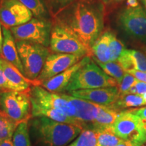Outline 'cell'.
<instances>
[{
	"label": "cell",
	"mask_w": 146,
	"mask_h": 146,
	"mask_svg": "<svg viewBox=\"0 0 146 146\" xmlns=\"http://www.w3.org/2000/svg\"><path fill=\"white\" fill-rule=\"evenodd\" d=\"M105 5L101 0H75L54 18L63 29L91 50L104 28Z\"/></svg>",
	"instance_id": "6da1fadb"
},
{
	"label": "cell",
	"mask_w": 146,
	"mask_h": 146,
	"mask_svg": "<svg viewBox=\"0 0 146 146\" xmlns=\"http://www.w3.org/2000/svg\"><path fill=\"white\" fill-rule=\"evenodd\" d=\"M31 129L40 142L46 146H66L79 135L83 128L41 116L33 117Z\"/></svg>",
	"instance_id": "7a4b0ae2"
},
{
	"label": "cell",
	"mask_w": 146,
	"mask_h": 146,
	"mask_svg": "<svg viewBox=\"0 0 146 146\" xmlns=\"http://www.w3.org/2000/svg\"><path fill=\"white\" fill-rule=\"evenodd\" d=\"M108 87H118V83L91 59L74 74L65 91Z\"/></svg>",
	"instance_id": "3957f363"
},
{
	"label": "cell",
	"mask_w": 146,
	"mask_h": 146,
	"mask_svg": "<svg viewBox=\"0 0 146 146\" xmlns=\"http://www.w3.org/2000/svg\"><path fill=\"white\" fill-rule=\"evenodd\" d=\"M29 91H0V110L18 125L33 117Z\"/></svg>",
	"instance_id": "277c9868"
},
{
	"label": "cell",
	"mask_w": 146,
	"mask_h": 146,
	"mask_svg": "<svg viewBox=\"0 0 146 146\" xmlns=\"http://www.w3.org/2000/svg\"><path fill=\"white\" fill-rule=\"evenodd\" d=\"M16 43L25 76L32 81H36L50 51L47 47L33 42L16 41Z\"/></svg>",
	"instance_id": "5b68a950"
},
{
	"label": "cell",
	"mask_w": 146,
	"mask_h": 146,
	"mask_svg": "<svg viewBox=\"0 0 146 146\" xmlns=\"http://www.w3.org/2000/svg\"><path fill=\"white\" fill-rule=\"evenodd\" d=\"M52 27V22L49 20L33 18L28 23L10 29L16 41L33 42L47 47Z\"/></svg>",
	"instance_id": "8992f818"
},
{
	"label": "cell",
	"mask_w": 146,
	"mask_h": 146,
	"mask_svg": "<svg viewBox=\"0 0 146 146\" xmlns=\"http://www.w3.org/2000/svg\"><path fill=\"white\" fill-rule=\"evenodd\" d=\"M116 22L128 35L146 43V10L142 5L123 8L118 12Z\"/></svg>",
	"instance_id": "52a82bcc"
},
{
	"label": "cell",
	"mask_w": 146,
	"mask_h": 146,
	"mask_svg": "<svg viewBox=\"0 0 146 146\" xmlns=\"http://www.w3.org/2000/svg\"><path fill=\"white\" fill-rule=\"evenodd\" d=\"M111 128L115 134L122 139L134 141L141 145L145 143L146 137L143 122L129 110L121 111Z\"/></svg>",
	"instance_id": "ba28073f"
},
{
	"label": "cell",
	"mask_w": 146,
	"mask_h": 146,
	"mask_svg": "<svg viewBox=\"0 0 146 146\" xmlns=\"http://www.w3.org/2000/svg\"><path fill=\"white\" fill-rule=\"evenodd\" d=\"M50 50L55 53L92 56L91 51L79 40L63 29L53 25L50 35Z\"/></svg>",
	"instance_id": "9c48e42d"
},
{
	"label": "cell",
	"mask_w": 146,
	"mask_h": 146,
	"mask_svg": "<svg viewBox=\"0 0 146 146\" xmlns=\"http://www.w3.org/2000/svg\"><path fill=\"white\" fill-rule=\"evenodd\" d=\"M29 94L31 104L45 108L58 110L75 119V108L60 94L50 92L42 86H32Z\"/></svg>",
	"instance_id": "30bf717a"
},
{
	"label": "cell",
	"mask_w": 146,
	"mask_h": 146,
	"mask_svg": "<svg viewBox=\"0 0 146 146\" xmlns=\"http://www.w3.org/2000/svg\"><path fill=\"white\" fill-rule=\"evenodd\" d=\"M33 14L19 0H2L0 3V21L8 28L28 23Z\"/></svg>",
	"instance_id": "8fae6325"
},
{
	"label": "cell",
	"mask_w": 146,
	"mask_h": 146,
	"mask_svg": "<svg viewBox=\"0 0 146 146\" xmlns=\"http://www.w3.org/2000/svg\"><path fill=\"white\" fill-rule=\"evenodd\" d=\"M84 57L78 55L60 54H50L43 66L41 73L36 78L41 85L43 82L58 75L61 72L72 66Z\"/></svg>",
	"instance_id": "7c38bea8"
},
{
	"label": "cell",
	"mask_w": 146,
	"mask_h": 146,
	"mask_svg": "<svg viewBox=\"0 0 146 146\" xmlns=\"http://www.w3.org/2000/svg\"><path fill=\"white\" fill-rule=\"evenodd\" d=\"M60 94L75 108V119L80 127L83 129H93V123L99 112L100 105L65 93H60Z\"/></svg>",
	"instance_id": "4fadbf2b"
},
{
	"label": "cell",
	"mask_w": 146,
	"mask_h": 146,
	"mask_svg": "<svg viewBox=\"0 0 146 146\" xmlns=\"http://www.w3.org/2000/svg\"><path fill=\"white\" fill-rule=\"evenodd\" d=\"M68 94L97 104L106 106H110L114 104L119 98L118 87L78 89L71 91L68 92Z\"/></svg>",
	"instance_id": "5bb4252c"
},
{
	"label": "cell",
	"mask_w": 146,
	"mask_h": 146,
	"mask_svg": "<svg viewBox=\"0 0 146 146\" xmlns=\"http://www.w3.org/2000/svg\"><path fill=\"white\" fill-rule=\"evenodd\" d=\"M0 69L8 80L10 90L29 91L32 86H41L37 81H32L26 77L13 64L0 57Z\"/></svg>",
	"instance_id": "9a60e30c"
},
{
	"label": "cell",
	"mask_w": 146,
	"mask_h": 146,
	"mask_svg": "<svg viewBox=\"0 0 146 146\" xmlns=\"http://www.w3.org/2000/svg\"><path fill=\"white\" fill-rule=\"evenodd\" d=\"M92 59L91 56H87L81 59L79 62L76 63L72 66L61 72L58 75L51 78L50 79L43 82L41 84V86L45 88L46 90L52 93H60L64 92L66 87L72 80L74 74L81 68L84 65H85Z\"/></svg>",
	"instance_id": "2e32d148"
},
{
	"label": "cell",
	"mask_w": 146,
	"mask_h": 146,
	"mask_svg": "<svg viewBox=\"0 0 146 146\" xmlns=\"http://www.w3.org/2000/svg\"><path fill=\"white\" fill-rule=\"evenodd\" d=\"M3 43L1 47V57L13 64L25 75L24 68L18 54L16 39L10 29L2 25Z\"/></svg>",
	"instance_id": "e0dca14e"
},
{
	"label": "cell",
	"mask_w": 146,
	"mask_h": 146,
	"mask_svg": "<svg viewBox=\"0 0 146 146\" xmlns=\"http://www.w3.org/2000/svg\"><path fill=\"white\" fill-rule=\"evenodd\" d=\"M110 32L111 31L108 29L104 31L91 47V58L95 62L106 63L110 61L109 47Z\"/></svg>",
	"instance_id": "ac0fdd59"
},
{
	"label": "cell",
	"mask_w": 146,
	"mask_h": 146,
	"mask_svg": "<svg viewBox=\"0 0 146 146\" xmlns=\"http://www.w3.org/2000/svg\"><path fill=\"white\" fill-rule=\"evenodd\" d=\"M120 112L112 106L100 105L99 112L93 123V130L100 131L111 127Z\"/></svg>",
	"instance_id": "d6986e66"
},
{
	"label": "cell",
	"mask_w": 146,
	"mask_h": 146,
	"mask_svg": "<svg viewBox=\"0 0 146 146\" xmlns=\"http://www.w3.org/2000/svg\"><path fill=\"white\" fill-rule=\"evenodd\" d=\"M32 116L33 117L44 116V117L48 118L50 119L54 120L55 121L71 124V125L80 127L79 124L75 119L70 117L61 111L55 109L45 108L36 105L32 104Z\"/></svg>",
	"instance_id": "ffe728a7"
},
{
	"label": "cell",
	"mask_w": 146,
	"mask_h": 146,
	"mask_svg": "<svg viewBox=\"0 0 146 146\" xmlns=\"http://www.w3.org/2000/svg\"><path fill=\"white\" fill-rule=\"evenodd\" d=\"M144 105H146V102L141 96L137 94H127L120 96L112 106L118 110L123 111L125 110V108L140 107Z\"/></svg>",
	"instance_id": "44dd1931"
},
{
	"label": "cell",
	"mask_w": 146,
	"mask_h": 146,
	"mask_svg": "<svg viewBox=\"0 0 146 146\" xmlns=\"http://www.w3.org/2000/svg\"><path fill=\"white\" fill-rule=\"evenodd\" d=\"M12 140L14 146H31L28 121L18 124L12 135Z\"/></svg>",
	"instance_id": "7402d4cb"
},
{
	"label": "cell",
	"mask_w": 146,
	"mask_h": 146,
	"mask_svg": "<svg viewBox=\"0 0 146 146\" xmlns=\"http://www.w3.org/2000/svg\"><path fill=\"white\" fill-rule=\"evenodd\" d=\"M19 1L32 12L35 18L50 21V18L52 17L42 0H19Z\"/></svg>",
	"instance_id": "603a6c76"
},
{
	"label": "cell",
	"mask_w": 146,
	"mask_h": 146,
	"mask_svg": "<svg viewBox=\"0 0 146 146\" xmlns=\"http://www.w3.org/2000/svg\"><path fill=\"white\" fill-rule=\"evenodd\" d=\"M97 131L83 129L75 139L66 146H98Z\"/></svg>",
	"instance_id": "cb8c5ba5"
},
{
	"label": "cell",
	"mask_w": 146,
	"mask_h": 146,
	"mask_svg": "<svg viewBox=\"0 0 146 146\" xmlns=\"http://www.w3.org/2000/svg\"><path fill=\"white\" fill-rule=\"evenodd\" d=\"M98 146H116L123 141L114 133L112 128L97 131Z\"/></svg>",
	"instance_id": "d4e9b609"
},
{
	"label": "cell",
	"mask_w": 146,
	"mask_h": 146,
	"mask_svg": "<svg viewBox=\"0 0 146 146\" xmlns=\"http://www.w3.org/2000/svg\"><path fill=\"white\" fill-rule=\"evenodd\" d=\"M18 124L0 110V142L12 139Z\"/></svg>",
	"instance_id": "484cf974"
},
{
	"label": "cell",
	"mask_w": 146,
	"mask_h": 146,
	"mask_svg": "<svg viewBox=\"0 0 146 146\" xmlns=\"http://www.w3.org/2000/svg\"><path fill=\"white\" fill-rule=\"evenodd\" d=\"M101 68L102 70L106 73L108 75L113 78H114L117 83L119 84L121 83L122 80L125 74V71L122 68L117 62L110 61L106 63H101L98 62H95Z\"/></svg>",
	"instance_id": "4316f807"
},
{
	"label": "cell",
	"mask_w": 146,
	"mask_h": 146,
	"mask_svg": "<svg viewBox=\"0 0 146 146\" xmlns=\"http://www.w3.org/2000/svg\"><path fill=\"white\" fill-rule=\"evenodd\" d=\"M109 47L110 52V61L117 62L126 48L123 42L116 37V35L112 31L110 32Z\"/></svg>",
	"instance_id": "83f0119b"
},
{
	"label": "cell",
	"mask_w": 146,
	"mask_h": 146,
	"mask_svg": "<svg viewBox=\"0 0 146 146\" xmlns=\"http://www.w3.org/2000/svg\"><path fill=\"white\" fill-rule=\"evenodd\" d=\"M74 1L75 0H42L52 18Z\"/></svg>",
	"instance_id": "f1b7e54d"
},
{
	"label": "cell",
	"mask_w": 146,
	"mask_h": 146,
	"mask_svg": "<svg viewBox=\"0 0 146 146\" xmlns=\"http://www.w3.org/2000/svg\"><path fill=\"white\" fill-rule=\"evenodd\" d=\"M127 52L132 63L133 69L146 72V55L134 50H128Z\"/></svg>",
	"instance_id": "f546056e"
},
{
	"label": "cell",
	"mask_w": 146,
	"mask_h": 146,
	"mask_svg": "<svg viewBox=\"0 0 146 146\" xmlns=\"http://www.w3.org/2000/svg\"><path fill=\"white\" fill-rule=\"evenodd\" d=\"M137 81V80L132 74L125 72L123 80L118 87L119 97L129 94L130 89L136 83Z\"/></svg>",
	"instance_id": "4dcf8cb0"
},
{
	"label": "cell",
	"mask_w": 146,
	"mask_h": 146,
	"mask_svg": "<svg viewBox=\"0 0 146 146\" xmlns=\"http://www.w3.org/2000/svg\"><path fill=\"white\" fill-rule=\"evenodd\" d=\"M146 94V83L137 81L129 90V94L143 95Z\"/></svg>",
	"instance_id": "1f68e13d"
},
{
	"label": "cell",
	"mask_w": 146,
	"mask_h": 146,
	"mask_svg": "<svg viewBox=\"0 0 146 146\" xmlns=\"http://www.w3.org/2000/svg\"><path fill=\"white\" fill-rule=\"evenodd\" d=\"M129 110L133 114L136 115L138 117L141 118L142 122H143V124H146V106L139 108L129 109Z\"/></svg>",
	"instance_id": "d6a6232c"
},
{
	"label": "cell",
	"mask_w": 146,
	"mask_h": 146,
	"mask_svg": "<svg viewBox=\"0 0 146 146\" xmlns=\"http://www.w3.org/2000/svg\"><path fill=\"white\" fill-rule=\"evenodd\" d=\"M127 72H129L131 74H132L137 81L146 83V72L137 70L135 69H131V70L127 71Z\"/></svg>",
	"instance_id": "836d02e7"
},
{
	"label": "cell",
	"mask_w": 146,
	"mask_h": 146,
	"mask_svg": "<svg viewBox=\"0 0 146 146\" xmlns=\"http://www.w3.org/2000/svg\"><path fill=\"white\" fill-rule=\"evenodd\" d=\"M8 90H10L8 80L5 76L2 70L0 69V91Z\"/></svg>",
	"instance_id": "e575fe53"
},
{
	"label": "cell",
	"mask_w": 146,
	"mask_h": 146,
	"mask_svg": "<svg viewBox=\"0 0 146 146\" xmlns=\"http://www.w3.org/2000/svg\"><path fill=\"white\" fill-rule=\"evenodd\" d=\"M116 146H141V145H139V144L137 143L134 141L123 140V141L120 142V143H118V145Z\"/></svg>",
	"instance_id": "d590c367"
},
{
	"label": "cell",
	"mask_w": 146,
	"mask_h": 146,
	"mask_svg": "<svg viewBox=\"0 0 146 146\" xmlns=\"http://www.w3.org/2000/svg\"><path fill=\"white\" fill-rule=\"evenodd\" d=\"M127 7L129 8H136L139 5V3L138 0H127Z\"/></svg>",
	"instance_id": "8d00e7d4"
},
{
	"label": "cell",
	"mask_w": 146,
	"mask_h": 146,
	"mask_svg": "<svg viewBox=\"0 0 146 146\" xmlns=\"http://www.w3.org/2000/svg\"><path fill=\"white\" fill-rule=\"evenodd\" d=\"M0 146H14L12 139H9L0 142Z\"/></svg>",
	"instance_id": "74e56055"
},
{
	"label": "cell",
	"mask_w": 146,
	"mask_h": 146,
	"mask_svg": "<svg viewBox=\"0 0 146 146\" xmlns=\"http://www.w3.org/2000/svg\"><path fill=\"white\" fill-rule=\"evenodd\" d=\"M3 43V32H2V25L0 21V54H1V47Z\"/></svg>",
	"instance_id": "f35d334b"
},
{
	"label": "cell",
	"mask_w": 146,
	"mask_h": 146,
	"mask_svg": "<svg viewBox=\"0 0 146 146\" xmlns=\"http://www.w3.org/2000/svg\"><path fill=\"white\" fill-rule=\"evenodd\" d=\"M102 2L104 3V5H105V6H106V5H110L111 3H114V0H101Z\"/></svg>",
	"instance_id": "ab89813d"
},
{
	"label": "cell",
	"mask_w": 146,
	"mask_h": 146,
	"mask_svg": "<svg viewBox=\"0 0 146 146\" xmlns=\"http://www.w3.org/2000/svg\"><path fill=\"white\" fill-rule=\"evenodd\" d=\"M142 4L143 5V7L145 8V10H146V0H141Z\"/></svg>",
	"instance_id": "60d3db41"
},
{
	"label": "cell",
	"mask_w": 146,
	"mask_h": 146,
	"mask_svg": "<svg viewBox=\"0 0 146 146\" xmlns=\"http://www.w3.org/2000/svg\"><path fill=\"white\" fill-rule=\"evenodd\" d=\"M123 1H125V0H114V3H120L123 2Z\"/></svg>",
	"instance_id": "b9f144b4"
},
{
	"label": "cell",
	"mask_w": 146,
	"mask_h": 146,
	"mask_svg": "<svg viewBox=\"0 0 146 146\" xmlns=\"http://www.w3.org/2000/svg\"><path fill=\"white\" fill-rule=\"evenodd\" d=\"M141 96L143 97V100H145V102H146V94H143V95H141Z\"/></svg>",
	"instance_id": "7bdbcfd3"
},
{
	"label": "cell",
	"mask_w": 146,
	"mask_h": 146,
	"mask_svg": "<svg viewBox=\"0 0 146 146\" xmlns=\"http://www.w3.org/2000/svg\"><path fill=\"white\" fill-rule=\"evenodd\" d=\"M144 126V129H145V137H146V124H143Z\"/></svg>",
	"instance_id": "ee69618b"
},
{
	"label": "cell",
	"mask_w": 146,
	"mask_h": 146,
	"mask_svg": "<svg viewBox=\"0 0 146 146\" xmlns=\"http://www.w3.org/2000/svg\"><path fill=\"white\" fill-rule=\"evenodd\" d=\"M143 50L144 51V52H145V53L146 54V46H145V47H143Z\"/></svg>",
	"instance_id": "f6af8a7d"
},
{
	"label": "cell",
	"mask_w": 146,
	"mask_h": 146,
	"mask_svg": "<svg viewBox=\"0 0 146 146\" xmlns=\"http://www.w3.org/2000/svg\"><path fill=\"white\" fill-rule=\"evenodd\" d=\"M141 146H146V145H145V144H144V143H143V145H141Z\"/></svg>",
	"instance_id": "bcb514c9"
},
{
	"label": "cell",
	"mask_w": 146,
	"mask_h": 146,
	"mask_svg": "<svg viewBox=\"0 0 146 146\" xmlns=\"http://www.w3.org/2000/svg\"><path fill=\"white\" fill-rule=\"evenodd\" d=\"M0 57H1V54H0Z\"/></svg>",
	"instance_id": "7dc6e473"
}]
</instances>
